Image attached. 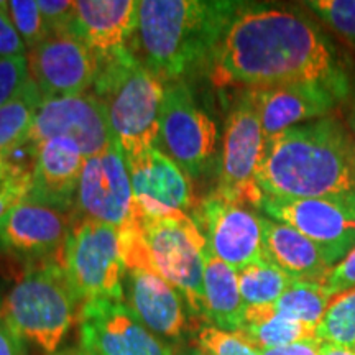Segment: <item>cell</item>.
I'll use <instances>...</instances> for the list:
<instances>
[{
	"mask_svg": "<svg viewBox=\"0 0 355 355\" xmlns=\"http://www.w3.org/2000/svg\"><path fill=\"white\" fill-rule=\"evenodd\" d=\"M7 10L28 51L37 48L50 35V28L35 0H12L7 2Z\"/></svg>",
	"mask_w": 355,
	"mask_h": 355,
	"instance_id": "cell-30",
	"label": "cell"
},
{
	"mask_svg": "<svg viewBox=\"0 0 355 355\" xmlns=\"http://www.w3.org/2000/svg\"><path fill=\"white\" fill-rule=\"evenodd\" d=\"M321 355H355V349L354 347H345V345L322 343Z\"/></svg>",
	"mask_w": 355,
	"mask_h": 355,
	"instance_id": "cell-39",
	"label": "cell"
},
{
	"mask_svg": "<svg viewBox=\"0 0 355 355\" xmlns=\"http://www.w3.org/2000/svg\"><path fill=\"white\" fill-rule=\"evenodd\" d=\"M30 79L32 76L26 56L0 60V107L19 94Z\"/></svg>",
	"mask_w": 355,
	"mask_h": 355,
	"instance_id": "cell-33",
	"label": "cell"
},
{
	"mask_svg": "<svg viewBox=\"0 0 355 355\" xmlns=\"http://www.w3.org/2000/svg\"><path fill=\"white\" fill-rule=\"evenodd\" d=\"M201 355H261L242 332H227L214 326H204L198 334Z\"/></svg>",
	"mask_w": 355,
	"mask_h": 355,
	"instance_id": "cell-32",
	"label": "cell"
},
{
	"mask_svg": "<svg viewBox=\"0 0 355 355\" xmlns=\"http://www.w3.org/2000/svg\"><path fill=\"white\" fill-rule=\"evenodd\" d=\"M86 157L74 141L50 139L35 145L30 201L73 214Z\"/></svg>",
	"mask_w": 355,
	"mask_h": 355,
	"instance_id": "cell-18",
	"label": "cell"
},
{
	"mask_svg": "<svg viewBox=\"0 0 355 355\" xmlns=\"http://www.w3.org/2000/svg\"><path fill=\"white\" fill-rule=\"evenodd\" d=\"M193 219L212 254L235 272L265 259L263 217L243 204L212 193L198 204Z\"/></svg>",
	"mask_w": 355,
	"mask_h": 355,
	"instance_id": "cell-13",
	"label": "cell"
},
{
	"mask_svg": "<svg viewBox=\"0 0 355 355\" xmlns=\"http://www.w3.org/2000/svg\"><path fill=\"white\" fill-rule=\"evenodd\" d=\"M0 308H2V304H0Z\"/></svg>",
	"mask_w": 355,
	"mask_h": 355,
	"instance_id": "cell-42",
	"label": "cell"
},
{
	"mask_svg": "<svg viewBox=\"0 0 355 355\" xmlns=\"http://www.w3.org/2000/svg\"><path fill=\"white\" fill-rule=\"evenodd\" d=\"M0 355H28L25 339L12 329L0 313Z\"/></svg>",
	"mask_w": 355,
	"mask_h": 355,
	"instance_id": "cell-37",
	"label": "cell"
},
{
	"mask_svg": "<svg viewBox=\"0 0 355 355\" xmlns=\"http://www.w3.org/2000/svg\"><path fill=\"white\" fill-rule=\"evenodd\" d=\"M204 308L209 326L227 332H241L245 322V309L237 272L212 254L209 245L204 252Z\"/></svg>",
	"mask_w": 355,
	"mask_h": 355,
	"instance_id": "cell-23",
	"label": "cell"
},
{
	"mask_svg": "<svg viewBox=\"0 0 355 355\" xmlns=\"http://www.w3.org/2000/svg\"><path fill=\"white\" fill-rule=\"evenodd\" d=\"M207 74L217 87L329 83L349 89L347 76L321 30L300 13L265 3H241Z\"/></svg>",
	"mask_w": 355,
	"mask_h": 355,
	"instance_id": "cell-1",
	"label": "cell"
},
{
	"mask_svg": "<svg viewBox=\"0 0 355 355\" xmlns=\"http://www.w3.org/2000/svg\"><path fill=\"white\" fill-rule=\"evenodd\" d=\"M33 166H26L19 159L0 157V224L13 207L24 202L32 186Z\"/></svg>",
	"mask_w": 355,
	"mask_h": 355,
	"instance_id": "cell-29",
	"label": "cell"
},
{
	"mask_svg": "<svg viewBox=\"0 0 355 355\" xmlns=\"http://www.w3.org/2000/svg\"><path fill=\"white\" fill-rule=\"evenodd\" d=\"M40 10H42L44 21H46L50 32H69L74 17V2L66 0H40Z\"/></svg>",
	"mask_w": 355,
	"mask_h": 355,
	"instance_id": "cell-36",
	"label": "cell"
},
{
	"mask_svg": "<svg viewBox=\"0 0 355 355\" xmlns=\"http://www.w3.org/2000/svg\"><path fill=\"white\" fill-rule=\"evenodd\" d=\"M316 331V327L273 313L272 306L263 304L247 306L241 332L259 350H270L318 339Z\"/></svg>",
	"mask_w": 355,
	"mask_h": 355,
	"instance_id": "cell-24",
	"label": "cell"
},
{
	"mask_svg": "<svg viewBox=\"0 0 355 355\" xmlns=\"http://www.w3.org/2000/svg\"><path fill=\"white\" fill-rule=\"evenodd\" d=\"M237 278L245 306L273 304L295 282V278L266 259L239 270Z\"/></svg>",
	"mask_w": 355,
	"mask_h": 355,
	"instance_id": "cell-27",
	"label": "cell"
},
{
	"mask_svg": "<svg viewBox=\"0 0 355 355\" xmlns=\"http://www.w3.org/2000/svg\"><path fill=\"white\" fill-rule=\"evenodd\" d=\"M265 196H355V140L336 115L286 128L266 140L257 170Z\"/></svg>",
	"mask_w": 355,
	"mask_h": 355,
	"instance_id": "cell-2",
	"label": "cell"
},
{
	"mask_svg": "<svg viewBox=\"0 0 355 355\" xmlns=\"http://www.w3.org/2000/svg\"><path fill=\"white\" fill-rule=\"evenodd\" d=\"M261 211L296 229L324 252L331 265L355 247V196L290 199L265 196Z\"/></svg>",
	"mask_w": 355,
	"mask_h": 355,
	"instance_id": "cell-10",
	"label": "cell"
},
{
	"mask_svg": "<svg viewBox=\"0 0 355 355\" xmlns=\"http://www.w3.org/2000/svg\"><path fill=\"white\" fill-rule=\"evenodd\" d=\"M50 139L74 141L86 158L102 153L117 140L107 109L91 92L43 101L26 144L37 145Z\"/></svg>",
	"mask_w": 355,
	"mask_h": 355,
	"instance_id": "cell-14",
	"label": "cell"
},
{
	"mask_svg": "<svg viewBox=\"0 0 355 355\" xmlns=\"http://www.w3.org/2000/svg\"><path fill=\"white\" fill-rule=\"evenodd\" d=\"M26 55H28V50L12 24L7 2H0V60Z\"/></svg>",
	"mask_w": 355,
	"mask_h": 355,
	"instance_id": "cell-34",
	"label": "cell"
},
{
	"mask_svg": "<svg viewBox=\"0 0 355 355\" xmlns=\"http://www.w3.org/2000/svg\"><path fill=\"white\" fill-rule=\"evenodd\" d=\"M133 217L145 245V268L180 291L194 316L204 308V252L207 242L193 216L148 198H135Z\"/></svg>",
	"mask_w": 355,
	"mask_h": 355,
	"instance_id": "cell-4",
	"label": "cell"
},
{
	"mask_svg": "<svg viewBox=\"0 0 355 355\" xmlns=\"http://www.w3.org/2000/svg\"><path fill=\"white\" fill-rule=\"evenodd\" d=\"M91 94L107 109L125 157L157 145L165 83L137 61L128 48L101 58Z\"/></svg>",
	"mask_w": 355,
	"mask_h": 355,
	"instance_id": "cell-5",
	"label": "cell"
},
{
	"mask_svg": "<svg viewBox=\"0 0 355 355\" xmlns=\"http://www.w3.org/2000/svg\"><path fill=\"white\" fill-rule=\"evenodd\" d=\"M42 104V92L30 79L19 94L0 107V157H8L26 144Z\"/></svg>",
	"mask_w": 355,
	"mask_h": 355,
	"instance_id": "cell-25",
	"label": "cell"
},
{
	"mask_svg": "<svg viewBox=\"0 0 355 355\" xmlns=\"http://www.w3.org/2000/svg\"><path fill=\"white\" fill-rule=\"evenodd\" d=\"M265 144L259 112L248 92L243 91L225 119L216 194L243 206L261 207L265 194L257 184V170Z\"/></svg>",
	"mask_w": 355,
	"mask_h": 355,
	"instance_id": "cell-8",
	"label": "cell"
},
{
	"mask_svg": "<svg viewBox=\"0 0 355 355\" xmlns=\"http://www.w3.org/2000/svg\"><path fill=\"white\" fill-rule=\"evenodd\" d=\"M53 355H89V354L83 347H68V349L58 350V352H55Z\"/></svg>",
	"mask_w": 355,
	"mask_h": 355,
	"instance_id": "cell-41",
	"label": "cell"
},
{
	"mask_svg": "<svg viewBox=\"0 0 355 355\" xmlns=\"http://www.w3.org/2000/svg\"><path fill=\"white\" fill-rule=\"evenodd\" d=\"M332 298L334 296L327 291L324 283L295 279L290 288L279 296L278 301L270 306H272L273 313L304 322L318 329Z\"/></svg>",
	"mask_w": 355,
	"mask_h": 355,
	"instance_id": "cell-26",
	"label": "cell"
},
{
	"mask_svg": "<svg viewBox=\"0 0 355 355\" xmlns=\"http://www.w3.org/2000/svg\"><path fill=\"white\" fill-rule=\"evenodd\" d=\"M316 336L322 343L355 347V288L331 300Z\"/></svg>",
	"mask_w": 355,
	"mask_h": 355,
	"instance_id": "cell-28",
	"label": "cell"
},
{
	"mask_svg": "<svg viewBox=\"0 0 355 355\" xmlns=\"http://www.w3.org/2000/svg\"><path fill=\"white\" fill-rule=\"evenodd\" d=\"M345 125H347L349 132L352 133L355 140V97H352V101H350L347 107V112H345Z\"/></svg>",
	"mask_w": 355,
	"mask_h": 355,
	"instance_id": "cell-40",
	"label": "cell"
},
{
	"mask_svg": "<svg viewBox=\"0 0 355 355\" xmlns=\"http://www.w3.org/2000/svg\"><path fill=\"white\" fill-rule=\"evenodd\" d=\"M306 6L332 32L355 48V0H311Z\"/></svg>",
	"mask_w": 355,
	"mask_h": 355,
	"instance_id": "cell-31",
	"label": "cell"
},
{
	"mask_svg": "<svg viewBox=\"0 0 355 355\" xmlns=\"http://www.w3.org/2000/svg\"><path fill=\"white\" fill-rule=\"evenodd\" d=\"M139 21L135 0H79L69 32L97 56L107 58L128 48Z\"/></svg>",
	"mask_w": 355,
	"mask_h": 355,
	"instance_id": "cell-20",
	"label": "cell"
},
{
	"mask_svg": "<svg viewBox=\"0 0 355 355\" xmlns=\"http://www.w3.org/2000/svg\"><path fill=\"white\" fill-rule=\"evenodd\" d=\"M322 340L311 339L303 340V343H296L285 347L261 350V355H321Z\"/></svg>",
	"mask_w": 355,
	"mask_h": 355,
	"instance_id": "cell-38",
	"label": "cell"
},
{
	"mask_svg": "<svg viewBox=\"0 0 355 355\" xmlns=\"http://www.w3.org/2000/svg\"><path fill=\"white\" fill-rule=\"evenodd\" d=\"M127 306L146 329L163 340H181L188 329L186 301L176 288L148 270L125 272Z\"/></svg>",
	"mask_w": 355,
	"mask_h": 355,
	"instance_id": "cell-19",
	"label": "cell"
},
{
	"mask_svg": "<svg viewBox=\"0 0 355 355\" xmlns=\"http://www.w3.org/2000/svg\"><path fill=\"white\" fill-rule=\"evenodd\" d=\"M135 198H148L155 202L189 214L198 207L189 176L173 159L153 145L125 157Z\"/></svg>",
	"mask_w": 355,
	"mask_h": 355,
	"instance_id": "cell-21",
	"label": "cell"
},
{
	"mask_svg": "<svg viewBox=\"0 0 355 355\" xmlns=\"http://www.w3.org/2000/svg\"><path fill=\"white\" fill-rule=\"evenodd\" d=\"M259 112L265 139L286 128L332 115L349 89L329 83H295L265 89H245Z\"/></svg>",
	"mask_w": 355,
	"mask_h": 355,
	"instance_id": "cell-16",
	"label": "cell"
},
{
	"mask_svg": "<svg viewBox=\"0 0 355 355\" xmlns=\"http://www.w3.org/2000/svg\"><path fill=\"white\" fill-rule=\"evenodd\" d=\"M242 2L141 0L128 50L165 84L207 71L222 35Z\"/></svg>",
	"mask_w": 355,
	"mask_h": 355,
	"instance_id": "cell-3",
	"label": "cell"
},
{
	"mask_svg": "<svg viewBox=\"0 0 355 355\" xmlns=\"http://www.w3.org/2000/svg\"><path fill=\"white\" fill-rule=\"evenodd\" d=\"M217 139L216 122L199 107L188 84H166L158 140L168 157L189 178H199L214 166Z\"/></svg>",
	"mask_w": 355,
	"mask_h": 355,
	"instance_id": "cell-9",
	"label": "cell"
},
{
	"mask_svg": "<svg viewBox=\"0 0 355 355\" xmlns=\"http://www.w3.org/2000/svg\"><path fill=\"white\" fill-rule=\"evenodd\" d=\"M79 337L89 355H175L171 344L146 329L123 301L83 303Z\"/></svg>",
	"mask_w": 355,
	"mask_h": 355,
	"instance_id": "cell-12",
	"label": "cell"
},
{
	"mask_svg": "<svg viewBox=\"0 0 355 355\" xmlns=\"http://www.w3.org/2000/svg\"><path fill=\"white\" fill-rule=\"evenodd\" d=\"M265 259L295 279L326 283L331 261L306 235L282 222L263 217Z\"/></svg>",
	"mask_w": 355,
	"mask_h": 355,
	"instance_id": "cell-22",
	"label": "cell"
},
{
	"mask_svg": "<svg viewBox=\"0 0 355 355\" xmlns=\"http://www.w3.org/2000/svg\"><path fill=\"white\" fill-rule=\"evenodd\" d=\"M135 194L119 140L86 158L79 180L73 219H87L122 229L133 217Z\"/></svg>",
	"mask_w": 355,
	"mask_h": 355,
	"instance_id": "cell-11",
	"label": "cell"
},
{
	"mask_svg": "<svg viewBox=\"0 0 355 355\" xmlns=\"http://www.w3.org/2000/svg\"><path fill=\"white\" fill-rule=\"evenodd\" d=\"M324 286L332 296L340 295V293L354 290L355 288V247L344 257L343 260L337 261L332 266L329 275H327Z\"/></svg>",
	"mask_w": 355,
	"mask_h": 355,
	"instance_id": "cell-35",
	"label": "cell"
},
{
	"mask_svg": "<svg viewBox=\"0 0 355 355\" xmlns=\"http://www.w3.org/2000/svg\"><path fill=\"white\" fill-rule=\"evenodd\" d=\"M26 58L43 101L86 94L99 69L97 56L71 32H50Z\"/></svg>",
	"mask_w": 355,
	"mask_h": 355,
	"instance_id": "cell-15",
	"label": "cell"
},
{
	"mask_svg": "<svg viewBox=\"0 0 355 355\" xmlns=\"http://www.w3.org/2000/svg\"><path fill=\"white\" fill-rule=\"evenodd\" d=\"M61 257V265L79 303L123 301L127 270L119 229L96 220L73 219Z\"/></svg>",
	"mask_w": 355,
	"mask_h": 355,
	"instance_id": "cell-7",
	"label": "cell"
},
{
	"mask_svg": "<svg viewBox=\"0 0 355 355\" xmlns=\"http://www.w3.org/2000/svg\"><path fill=\"white\" fill-rule=\"evenodd\" d=\"M73 214L25 199L0 224V247L33 263L63 255Z\"/></svg>",
	"mask_w": 355,
	"mask_h": 355,
	"instance_id": "cell-17",
	"label": "cell"
},
{
	"mask_svg": "<svg viewBox=\"0 0 355 355\" xmlns=\"http://www.w3.org/2000/svg\"><path fill=\"white\" fill-rule=\"evenodd\" d=\"M354 349H355V347H354Z\"/></svg>",
	"mask_w": 355,
	"mask_h": 355,
	"instance_id": "cell-43",
	"label": "cell"
},
{
	"mask_svg": "<svg viewBox=\"0 0 355 355\" xmlns=\"http://www.w3.org/2000/svg\"><path fill=\"white\" fill-rule=\"evenodd\" d=\"M78 303L61 261L44 260L28 266L0 313L21 339L53 355L76 319Z\"/></svg>",
	"mask_w": 355,
	"mask_h": 355,
	"instance_id": "cell-6",
	"label": "cell"
}]
</instances>
